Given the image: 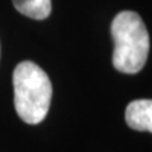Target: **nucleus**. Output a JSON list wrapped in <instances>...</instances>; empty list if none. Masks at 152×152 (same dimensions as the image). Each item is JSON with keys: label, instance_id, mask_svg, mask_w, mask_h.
<instances>
[{"label": "nucleus", "instance_id": "obj_2", "mask_svg": "<svg viewBox=\"0 0 152 152\" xmlns=\"http://www.w3.org/2000/svg\"><path fill=\"white\" fill-rule=\"evenodd\" d=\"M111 37L114 68L123 73H138L149 54V34L140 14L135 11L118 13L111 23Z\"/></svg>", "mask_w": 152, "mask_h": 152}, {"label": "nucleus", "instance_id": "obj_4", "mask_svg": "<svg viewBox=\"0 0 152 152\" xmlns=\"http://www.w3.org/2000/svg\"><path fill=\"white\" fill-rule=\"evenodd\" d=\"M18 13L34 18V20H45L49 17L52 10L51 0H11Z\"/></svg>", "mask_w": 152, "mask_h": 152}, {"label": "nucleus", "instance_id": "obj_1", "mask_svg": "<svg viewBox=\"0 0 152 152\" xmlns=\"http://www.w3.org/2000/svg\"><path fill=\"white\" fill-rule=\"evenodd\" d=\"M14 107L27 124H39L48 114L52 85L48 75L31 61L20 62L13 72Z\"/></svg>", "mask_w": 152, "mask_h": 152}, {"label": "nucleus", "instance_id": "obj_3", "mask_svg": "<svg viewBox=\"0 0 152 152\" xmlns=\"http://www.w3.org/2000/svg\"><path fill=\"white\" fill-rule=\"evenodd\" d=\"M125 123L135 131L152 132V99L131 102L125 110Z\"/></svg>", "mask_w": 152, "mask_h": 152}]
</instances>
